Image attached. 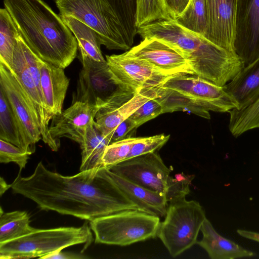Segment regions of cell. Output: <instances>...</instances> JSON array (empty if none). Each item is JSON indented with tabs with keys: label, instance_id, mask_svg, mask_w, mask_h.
<instances>
[{
	"label": "cell",
	"instance_id": "obj_8",
	"mask_svg": "<svg viewBox=\"0 0 259 259\" xmlns=\"http://www.w3.org/2000/svg\"><path fill=\"white\" fill-rule=\"evenodd\" d=\"M41 60L30 49L20 33L15 46L10 70L17 77L32 103L42 141L52 150L57 151L60 145L52 138L49 132V122L53 116L46 105L41 88Z\"/></svg>",
	"mask_w": 259,
	"mask_h": 259
},
{
	"label": "cell",
	"instance_id": "obj_11",
	"mask_svg": "<svg viewBox=\"0 0 259 259\" xmlns=\"http://www.w3.org/2000/svg\"><path fill=\"white\" fill-rule=\"evenodd\" d=\"M113 172L150 191L165 196L173 177L156 152L136 156L108 168Z\"/></svg>",
	"mask_w": 259,
	"mask_h": 259
},
{
	"label": "cell",
	"instance_id": "obj_17",
	"mask_svg": "<svg viewBox=\"0 0 259 259\" xmlns=\"http://www.w3.org/2000/svg\"><path fill=\"white\" fill-rule=\"evenodd\" d=\"M98 107L86 102L75 101L61 113L54 115L49 126L52 138L59 144L61 138H69L79 145L88 126L95 120Z\"/></svg>",
	"mask_w": 259,
	"mask_h": 259
},
{
	"label": "cell",
	"instance_id": "obj_1",
	"mask_svg": "<svg viewBox=\"0 0 259 259\" xmlns=\"http://www.w3.org/2000/svg\"><path fill=\"white\" fill-rule=\"evenodd\" d=\"M21 172L11 188L41 210L90 222L123 210H139L117 191L112 183L111 171L105 167L65 176L48 170L40 161L30 176L23 177Z\"/></svg>",
	"mask_w": 259,
	"mask_h": 259
},
{
	"label": "cell",
	"instance_id": "obj_16",
	"mask_svg": "<svg viewBox=\"0 0 259 259\" xmlns=\"http://www.w3.org/2000/svg\"><path fill=\"white\" fill-rule=\"evenodd\" d=\"M207 26L205 37L229 52L234 49L237 0H205Z\"/></svg>",
	"mask_w": 259,
	"mask_h": 259
},
{
	"label": "cell",
	"instance_id": "obj_33",
	"mask_svg": "<svg viewBox=\"0 0 259 259\" xmlns=\"http://www.w3.org/2000/svg\"><path fill=\"white\" fill-rule=\"evenodd\" d=\"M31 154L23 149L5 140L0 139V162H14L19 167V171L25 167Z\"/></svg>",
	"mask_w": 259,
	"mask_h": 259
},
{
	"label": "cell",
	"instance_id": "obj_12",
	"mask_svg": "<svg viewBox=\"0 0 259 259\" xmlns=\"http://www.w3.org/2000/svg\"><path fill=\"white\" fill-rule=\"evenodd\" d=\"M106 60L117 84L136 92L143 89L161 87L170 78L145 62L129 54L106 55Z\"/></svg>",
	"mask_w": 259,
	"mask_h": 259
},
{
	"label": "cell",
	"instance_id": "obj_39",
	"mask_svg": "<svg viewBox=\"0 0 259 259\" xmlns=\"http://www.w3.org/2000/svg\"><path fill=\"white\" fill-rule=\"evenodd\" d=\"M9 188H11V184L8 185L5 181L1 178V196Z\"/></svg>",
	"mask_w": 259,
	"mask_h": 259
},
{
	"label": "cell",
	"instance_id": "obj_25",
	"mask_svg": "<svg viewBox=\"0 0 259 259\" xmlns=\"http://www.w3.org/2000/svg\"><path fill=\"white\" fill-rule=\"evenodd\" d=\"M20 32L8 11L0 9V63L11 69L13 56Z\"/></svg>",
	"mask_w": 259,
	"mask_h": 259
},
{
	"label": "cell",
	"instance_id": "obj_24",
	"mask_svg": "<svg viewBox=\"0 0 259 259\" xmlns=\"http://www.w3.org/2000/svg\"><path fill=\"white\" fill-rule=\"evenodd\" d=\"M25 211L16 210L3 212L0 215V243L10 241L25 236L35 228L30 226V220Z\"/></svg>",
	"mask_w": 259,
	"mask_h": 259
},
{
	"label": "cell",
	"instance_id": "obj_9",
	"mask_svg": "<svg viewBox=\"0 0 259 259\" xmlns=\"http://www.w3.org/2000/svg\"><path fill=\"white\" fill-rule=\"evenodd\" d=\"M161 87L190 98L208 111L229 113L238 109L237 102L224 86H219L196 74L172 77Z\"/></svg>",
	"mask_w": 259,
	"mask_h": 259
},
{
	"label": "cell",
	"instance_id": "obj_10",
	"mask_svg": "<svg viewBox=\"0 0 259 259\" xmlns=\"http://www.w3.org/2000/svg\"><path fill=\"white\" fill-rule=\"evenodd\" d=\"M0 88L6 96L19 124L25 150L32 154L41 139L37 116L26 93L12 71L0 63Z\"/></svg>",
	"mask_w": 259,
	"mask_h": 259
},
{
	"label": "cell",
	"instance_id": "obj_28",
	"mask_svg": "<svg viewBox=\"0 0 259 259\" xmlns=\"http://www.w3.org/2000/svg\"><path fill=\"white\" fill-rule=\"evenodd\" d=\"M135 25L138 28L161 20L173 19L167 0H136Z\"/></svg>",
	"mask_w": 259,
	"mask_h": 259
},
{
	"label": "cell",
	"instance_id": "obj_36",
	"mask_svg": "<svg viewBox=\"0 0 259 259\" xmlns=\"http://www.w3.org/2000/svg\"><path fill=\"white\" fill-rule=\"evenodd\" d=\"M138 127L135 121L128 117L119 124L109 137L110 144L132 138Z\"/></svg>",
	"mask_w": 259,
	"mask_h": 259
},
{
	"label": "cell",
	"instance_id": "obj_5",
	"mask_svg": "<svg viewBox=\"0 0 259 259\" xmlns=\"http://www.w3.org/2000/svg\"><path fill=\"white\" fill-rule=\"evenodd\" d=\"M91 227L84 223L79 227L35 229L17 239L0 243L1 259H18L44 256L74 245L92 241Z\"/></svg>",
	"mask_w": 259,
	"mask_h": 259
},
{
	"label": "cell",
	"instance_id": "obj_14",
	"mask_svg": "<svg viewBox=\"0 0 259 259\" xmlns=\"http://www.w3.org/2000/svg\"><path fill=\"white\" fill-rule=\"evenodd\" d=\"M234 49L245 66L259 58V0H237Z\"/></svg>",
	"mask_w": 259,
	"mask_h": 259
},
{
	"label": "cell",
	"instance_id": "obj_20",
	"mask_svg": "<svg viewBox=\"0 0 259 259\" xmlns=\"http://www.w3.org/2000/svg\"><path fill=\"white\" fill-rule=\"evenodd\" d=\"M203 237L197 243L211 259H235L249 257L254 253L219 234L206 218L200 229Z\"/></svg>",
	"mask_w": 259,
	"mask_h": 259
},
{
	"label": "cell",
	"instance_id": "obj_21",
	"mask_svg": "<svg viewBox=\"0 0 259 259\" xmlns=\"http://www.w3.org/2000/svg\"><path fill=\"white\" fill-rule=\"evenodd\" d=\"M224 87L237 102V109L254 102L259 97V58L245 66Z\"/></svg>",
	"mask_w": 259,
	"mask_h": 259
},
{
	"label": "cell",
	"instance_id": "obj_27",
	"mask_svg": "<svg viewBox=\"0 0 259 259\" xmlns=\"http://www.w3.org/2000/svg\"><path fill=\"white\" fill-rule=\"evenodd\" d=\"M158 99L162 107V113L178 111H188L206 119H210L209 111L197 105L193 100L179 93L157 88Z\"/></svg>",
	"mask_w": 259,
	"mask_h": 259
},
{
	"label": "cell",
	"instance_id": "obj_15",
	"mask_svg": "<svg viewBox=\"0 0 259 259\" xmlns=\"http://www.w3.org/2000/svg\"><path fill=\"white\" fill-rule=\"evenodd\" d=\"M127 52L166 75L195 74L180 52L156 38H143L139 45L131 48Z\"/></svg>",
	"mask_w": 259,
	"mask_h": 259
},
{
	"label": "cell",
	"instance_id": "obj_31",
	"mask_svg": "<svg viewBox=\"0 0 259 259\" xmlns=\"http://www.w3.org/2000/svg\"><path fill=\"white\" fill-rule=\"evenodd\" d=\"M137 138L132 137L108 145L103 157V167L109 168L126 159L130 150Z\"/></svg>",
	"mask_w": 259,
	"mask_h": 259
},
{
	"label": "cell",
	"instance_id": "obj_3",
	"mask_svg": "<svg viewBox=\"0 0 259 259\" xmlns=\"http://www.w3.org/2000/svg\"><path fill=\"white\" fill-rule=\"evenodd\" d=\"M142 38L160 39L180 52L195 74L219 86L232 80L245 67L235 53L213 44L176 19L156 21L138 28Z\"/></svg>",
	"mask_w": 259,
	"mask_h": 259
},
{
	"label": "cell",
	"instance_id": "obj_32",
	"mask_svg": "<svg viewBox=\"0 0 259 259\" xmlns=\"http://www.w3.org/2000/svg\"><path fill=\"white\" fill-rule=\"evenodd\" d=\"M169 137V135L161 134L151 137L137 138L130 150L126 159L156 152L168 141Z\"/></svg>",
	"mask_w": 259,
	"mask_h": 259
},
{
	"label": "cell",
	"instance_id": "obj_26",
	"mask_svg": "<svg viewBox=\"0 0 259 259\" xmlns=\"http://www.w3.org/2000/svg\"><path fill=\"white\" fill-rule=\"evenodd\" d=\"M0 139L9 142L25 150L18 120L6 96L1 88Z\"/></svg>",
	"mask_w": 259,
	"mask_h": 259
},
{
	"label": "cell",
	"instance_id": "obj_4",
	"mask_svg": "<svg viewBox=\"0 0 259 259\" xmlns=\"http://www.w3.org/2000/svg\"><path fill=\"white\" fill-rule=\"evenodd\" d=\"M61 17H72L97 34L109 50H127L133 44L120 15L106 0H54Z\"/></svg>",
	"mask_w": 259,
	"mask_h": 259
},
{
	"label": "cell",
	"instance_id": "obj_38",
	"mask_svg": "<svg viewBox=\"0 0 259 259\" xmlns=\"http://www.w3.org/2000/svg\"><path fill=\"white\" fill-rule=\"evenodd\" d=\"M88 257L80 254H76L71 252H63L61 250L56 251L44 256L42 258L45 259H76L86 258Z\"/></svg>",
	"mask_w": 259,
	"mask_h": 259
},
{
	"label": "cell",
	"instance_id": "obj_6",
	"mask_svg": "<svg viewBox=\"0 0 259 259\" xmlns=\"http://www.w3.org/2000/svg\"><path fill=\"white\" fill-rule=\"evenodd\" d=\"M160 217L138 209L121 211L90 222L96 243L127 246L157 236Z\"/></svg>",
	"mask_w": 259,
	"mask_h": 259
},
{
	"label": "cell",
	"instance_id": "obj_18",
	"mask_svg": "<svg viewBox=\"0 0 259 259\" xmlns=\"http://www.w3.org/2000/svg\"><path fill=\"white\" fill-rule=\"evenodd\" d=\"M111 181L117 191L138 209L160 218L166 215L165 196L150 191L111 171Z\"/></svg>",
	"mask_w": 259,
	"mask_h": 259
},
{
	"label": "cell",
	"instance_id": "obj_7",
	"mask_svg": "<svg viewBox=\"0 0 259 259\" xmlns=\"http://www.w3.org/2000/svg\"><path fill=\"white\" fill-rule=\"evenodd\" d=\"M164 221L160 223L157 237L170 255L175 257L197 243L205 212L196 200L185 198L167 205Z\"/></svg>",
	"mask_w": 259,
	"mask_h": 259
},
{
	"label": "cell",
	"instance_id": "obj_19",
	"mask_svg": "<svg viewBox=\"0 0 259 259\" xmlns=\"http://www.w3.org/2000/svg\"><path fill=\"white\" fill-rule=\"evenodd\" d=\"M63 68L41 60V88L48 108L53 117L62 113L69 79Z\"/></svg>",
	"mask_w": 259,
	"mask_h": 259
},
{
	"label": "cell",
	"instance_id": "obj_34",
	"mask_svg": "<svg viewBox=\"0 0 259 259\" xmlns=\"http://www.w3.org/2000/svg\"><path fill=\"white\" fill-rule=\"evenodd\" d=\"M193 178L192 175L182 173L175 175L166 195L167 203L185 198L190 193V185Z\"/></svg>",
	"mask_w": 259,
	"mask_h": 259
},
{
	"label": "cell",
	"instance_id": "obj_13",
	"mask_svg": "<svg viewBox=\"0 0 259 259\" xmlns=\"http://www.w3.org/2000/svg\"><path fill=\"white\" fill-rule=\"evenodd\" d=\"M82 67L77 84L76 100L100 108L121 88L115 81L107 61L80 58Z\"/></svg>",
	"mask_w": 259,
	"mask_h": 259
},
{
	"label": "cell",
	"instance_id": "obj_35",
	"mask_svg": "<svg viewBox=\"0 0 259 259\" xmlns=\"http://www.w3.org/2000/svg\"><path fill=\"white\" fill-rule=\"evenodd\" d=\"M158 97L148 100L129 117L138 127L162 114V107Z\"/></svg>",
	"mask_w": 259,
	"mask_h": 259
},
{
	"label": "cell",
	"instance_id": "obj_29",
	"mask_svg": "<svg viewBox=\"0 0 259 259\" xmlns=\"http://www.w3.org/2000/svg\"><path fill=\"white\" fill-rule=\"evenodd\" d=\"M229 113V129L235 137L259 128V97L248 106L240 109H234Z\"/></svg>",
	"mask_w": 259,
	"mask_h": 259
},
{
	"label": "cell",
	"instance_id": "obj_2",
	"mask_svg": "<svg viewBox=\"0 0 259 259\" xmlns=\"http://www.w3.org/2000/svg\"><path fill=\"white\" fill-rule=\"evenodd\" d=\"M30 49L41 60L65 69L77 56L76 39L59 14L43 0H3Z\"/></svg>",
	"mask_w": 259,
	"mask_h": 259
},
{
	"label": "cell",
	"instance_id": "obj_23",
	"mask_svg": "<svg viewBox=\"0 0 259 259\" xmlns=\"http://www.w3.org/2000/svg\"><path fill=\"white\" fill-rule=\"evenodd\" d=\"M75 37L79 58H86L98 62H105L101 43L96 32L88 25L72 17H61Z\"/></svg>",
	"mask_w": 259,
	"mask_h": 259
},
{
	"label": "cell",
	"instance_id": "obj_22",
	"mask_svg": "<svg viewBox=\"0 0 259 259\" xmlns=\"http://www.w3.org/2000/svg\"><path fill=\"white\" fill-rule=\"evenodd\" d=\"M109 144V140L99 130L94 120L88 126L79 145L82 150L80 171L103 167L102 157Z\"/></svg>",
	"mask_w": 259,
	"mask_h": 259
},
{
	"label": "cell",
	"instance_id": "obj_30",
	"mask_svg": "<svg viewBox=\"0 0 259 259\" xmlns=\"http://www.w3.org/2000/svg\"><path fill=\"white\" fill-rule=\"evenodd\" d=\"M183 26L205 37L207 26L205 0H191L177 19Z\"/></svg>",
	"mask_w": 259,
	"mask_h": 259
},
{
	"label": "cell",
	"instance_id": "obj_37",
	"mask_svg": "<svg viewBox=\"0 0 259 259\" xmlns=\"http://www.w3.org/2000/svg\"><path fill=\"white\" fill-rule=\"evenodd\" d=\"M191 0H167L169 10L173 19H177L185 11Z\"/></svg>",
	"mask_w": 259,
	"mask_h": 259
}]
</instances>
